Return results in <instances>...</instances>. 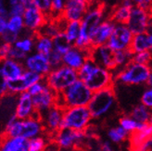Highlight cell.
I'll return each instance as SVG.
<instances>
[{
	"label": "cell",
	"instance_id": "cell-1",
	"mask_svg": "<svg viewBox=\"0 0 152 151\" xmlns=\"http://www.w3.org/2000/svg\"><path fill=\"white\" fill-rule=\"evenodd\" d=\"M106 10V4L100 0H94L88 13L82 20V28L79 38L75 41L73 46L81 48L90 50L92 48V37L97 28L102 23V19Z\"/></svg>",
	"mask_w": 152,
	"mask_h": 151
},
{
	"label": "cell",
	"instance_id": "cell-2",
	"mask_svg": "<svg viewBox=\"0 0 152 151\" xmlns=\"http://www.w3.org/2000/svg\"><path fill=\"white\" fill-rule=\"evenodd\" d=\"M43 134H45V128L39 114L25 120L17 119L13 115L7 119L4 124L3 135L7 136L31 140Z\"/></svg>",
	"mask_w": 152,
	"mask_h": 151
},
{
	"label": "cell",
	"instance_id": "cell-3",
	"mask_svg": "<svg viewBox=\"0 0 152 151\" xmlns=\"http://www.w3.org/2000/svg\"><path fill=\"white\" fill-rule=\"evenodd\" d=\"M79 80L83 81L93 93L113 87L114 74L111 71L96 65L92 59H87L78 71Z\"/></svg>",
	"mask_w": 152,
	"mask_h": 151
},
{
	"label": "cell",
	"instance_id": "cell-4",
	"mask_svg": "<svg viewBox=\"0 0 152 151\" xmlns=\"http://www.w3.org/2000/svg\"><path fill=\"white\" fill-rule=\"evenodd\" d=\"M93 94L85 82L78 79L64 92L58 94L57 106L63 109L87 107L90 100L92 99Z\"/></svg>",
	"mask_w": 152,
	"mask_h": 151
},
{
	"label": "cell",
	"instance_id": "cell-5",
	"mask_svg": "<svg viewBox=\"0 0 152 151\" xmlns=\"http://www.w3.org/2000/svg\"><path fill=\"white\" fill-rule=\"evenodd\" d=\"M117 97L115 90L114 87H110L95 92L87 107L93 120H100L110 114L115 109Z\"/></svg>",
	"mask_w": 152,
	"mask_h": 151
},
{
	"label": "cell",
	"instance_id": "cell-6",
	"mask_svg": "<svg viewBox=\"0 0 152 151\" xmlns=\"http://www.w3.org/2000/svg\"><path fill=\"white\" fill-rule=\"evenodd\" d=\"M152 66L138 64L132 61L125 68L117 72H114L115 82L124 85H147Z\"/></svg>",
	"mask_w": 152,
	"mask_h": 151
},
{
	"label": "cell",
	"instance_id": "cell-7",
	"mask_svg": "<svg viewBox=\"0 0 152 151\" xmlns=\"http://www.w3.org/2000/svg\"><path fill=\"white\" fill-rule=\"evenodd\" d=\"M78 79V71L65 65L52 69L45 77V81L48 85L57 94L64 92Z\"/></svg>",
	"mask_w": 152,
	"mask_h": 151
},
{
	"label": "cell",
	"instance_id": "cell-8",
	"mask_svg": "<svg viewBox=\"0 0 152 151\" xmlns=\"http://www.w3.org/2000/svg\"><path fill=\"white\" fill-rule=\"evenodd\" d=\"M92 115L88 107H76L64 109L62 128L85 132L91 125Z\"/></svg>",
	"mask_w": 152,
	"mask_h": 151
},
{
	"label": "cell",
	"instance_id": "cell-9",
	"mask_svg": "<svg viewBox=\"0 0 152 151\" xmlns=\"http://www.w3.org/2000/svg\"><path fill=\"white\" fill-rule=\"evenodd\" d=\"M89 137L86 131L79 132L62 128L51 137V142L56 144L59 149H76L85 147Z\"/></svg>",
	"mask_w": 152,
	"mask_h": 151
},
{
	"label": "cell",
	"instance_id": "cell-10",
	"mask_svg": "<svg viewBox=\"0 0 152 151\" xmlns=\"http://www.w3.org/2000/svg\"><path fill=\"white\" fill-rule=\"evenodd\" d=\"M94 0H66L62 16L69 21H81L90 10Z\"/></svg>",
	"mask_w": 152,
	"mask_h": 151
},
{
	"label": "cell",
	"instance_id": "cell-11",
	"mask_svg": "<svg viewBox=\"0 0 152 151\" xmlns=\"http://www.w3.org/2000/svg\"><path fill=\"white\" fill-rule=\"evenodd\" d=\"M64 109L54 106L40 115L45 128V133L50 138L60 129H62Z\"/></svg>",
	"mask_w": 152,
	"mask_h": 151
},
{
	"label": "cell",
	"instance_id": "cell-12",
	"mask_svg": "<svg viewBox=\"0 0 152 151\" xmlns=\"http://www.w3.org/2000/svg\"><path fill=\"white\" fill-rule=\"evenodd\" d=\"M133 38L134 34L127 25L116 24L107 44L115 52L129 50Z\"/></svg>",
	"mask_w": 152,
	"mask_h": 151
},
{
	"label": "cell",
	"instance_id": "cell-13",
	"mask_svg": "<svg viewBox=\"0 0 152 151\" xmlns=\"http://www.w3.org/2000/svg\"><path fill=\"white\" fill-rule=\"evenodd\" d=\"M90 59L100 67L110 70L112 72L116 70L115 51L111 49L108 44L94 47L90 49Z\"/></svg>",
	"mask_w": 152,
	"mask_h": 151
},
{
	"label": "cell",
	"instance_id": "cell-14",
	"mask_svg": "<svg viewBox=\"0 0 152 151\" xmlns=\"http://www.w3.org/2000/svg\"><path fill=\"white\" fill-rule=\"evenodd\" d=\"M23 65L27 71H33L45 77L52 71L48 56L40 53H32L23 61Z\"/></svg>",
	"mask_w": 152,
	"mask_h": 151
},
{
	"label": "cell",
	"instance_id": "cell-15",
	"mask_svg": "<svg viewBox=\"0 0 152 151\" xmlns=\"http://www.w3.org/2000/svg\"><path fill=\"white\" fill-rule=\"evenodd\" d=\"M149 18L150 14L147 10L139 7H133L127 26L134 35L146 33L148 26Z\"/></svg>",
	"mask_w": 152,
	"mask_h": 151
},
{
	"label": "cell",
	"instance_id": "cell-16",
	"mask_svg": "<svg viewBox=\"0 0 152 151\" xmlns=\"http://www.w3.org/2000/svg\"><path fill=\"white\" fill-rule=\"evenodd\" d=\"M32 97L36 112L41 115L44 112L57 105L58 94L53 91L48 85H47L40 94Z\"/></svg>",
	"mask_w": 152,
	"mask_h": 151
},
{
	"label": "cell",
	"instance_id": "cell-17",
	"mask_svg": "<svg viewBox=\"0 0 152 151\" xmlns=\"http://www.w3.org/2000/svg\"><path fill=\"white\" fill-rule=\"evenodd\" d=\"M38 113L35 110L33 97L28 92L22 93L18 96L16 108H15L14 115L17 119L25 120L35 116Z\"/></svg>",
	"mask_w": 152,
	"mask_h": 151
},
{
	"label": "cell",
	"instance_id": "cell-18",
	"mask_svg": "<svg viewBox=\"0 0 152 151\" xmlns=\"http://www.w3.org/2000/svg\"><path fill=\"white\" fill-rule=\"evenodd\" d=\"M89 58L90 50L81 49L73 46L63 56V65L78 71Z\"/></svg>",
	"mask_w": 152,
	"mask_h": 151
},
{
	"label": "cell",
	"instance_id": "cell-19",
	"mask_svg": "<svg viewBox=\"0 0 152 151\" xmlns=\"http://www.w3.org/2000/svg\"><path fill=\"white\" fill-rule=\"evenodd\" d=\"M26 69L23 65V62H20L11 58L1 60L0 74H1V78L7 81L19 79L23 75Z\"/></svg>",
	"mask_w": 152,
	"mask_h": 151
},
{
	"label": "cell",
	"instance_id": "cell-20",
	"mask_svg": "<svg viewBox=\"0 0 152 151\" xmlns=\"http://www.w3.org/2000/svg\"><path fill=\"white\" fill-rule=\"evenodd\" d=\"M23 22L26 29L33 32H37L47 23L48 19L44 12L38 9L37 7H34V9H25L23 14Z\"/></svg>",
	"mask_w": 152,
	"mask_h": 151
},
{
	"label": "cell",
	"instance_id": "cell-21",
	"mask_svg": "<svg viewBox=\"0 0 152 151\" xmlns=\"http://www.w3.org/2000/svg\"><path fill=\"white\" fill-rule=\"evenodd\" d=\"M115 26L116 24L114 22L110 21L108 20H104L99 25V27L97 28V30L92 37V41H91L92 47L107 44L114 31Z\"/></svg>",
	"mask_w": 152,
	"mask_h": 151
},
{
	"label": "cell",
	"instance_id": "cell-22",
	"mask_svg": "<svg viewBox=\"0 0 152 151\" xmlns=\"http://www.w3.org/2000/svg\"><path fill=\"white\" fill-rule=\"evenodd\" d=\"M0 151H29V140L2 135Z\"/></svg>",
	"mask_w": 152,
	"mask_h": 151
},
{
	"label": "cell",
	"instance_id": "cell-23",
	"mask_svg": "<svg viewBox=\"0 0 152 151\" xmlns=\"http://www.w3.org/2000/svg\"><path fill=\"white\" fill-rule=\"evenodd\" d=\"M132 9L133 7L124 6L121 3H120L112 7L110 12L109 13L107 20L114 22L115 24L127 25L129 19H130L131 16Z\"/></svg>",
	"mask_w": 152,
	"mask_h": 151
},
{
	"label": "cell",
	"instance_id": "cell-24",
	"mask_svg": "<svg viewBox=\"0 0 152 151\" xmlns=\"http://www.w3.org/2000/svg\"><path fill=\"white\" fill-rule=\"evenodd\" d=\"M152 47V36L147 33L134 35V38L130 47V50L133 54L144 51H149Z\"/></svg>",
	"mask_w": 152,
	"mask_h": 151
},
{
	"label": "cell",
	"instance_id": "cell-25",
	"mask_svg": "<svg viewBox=\"0 0 152 151\" xmlns=\"http://www.w3.org/2000/svg\"><path fill=\"white\" fill-rule=\"evenodd\" d=\"M150 137H152V124L148 123L144 126L142 129L130 135L129 140L131 143V149H136Z\"/></svg>",
	"mask_w": 152,
	"mask_h": 151
},
{
	"label": "cell",
	"instance_id": "cell-26",
	"mask_svg": "<svg viewBox=\"0 0 152 151\" xmlns=\"http://www.w3.org/2000/svg\"><path fill=\"white\" fill-rule=\"evenodd\" d=\"M151 114H152V110L141 103L134 106L131 109L130 113H129V115L141 124L150 123Z\"/></svg>",
	"mask_w": 152,
	"mask_h": 151
},
{
	"label": "cell",
	"instance_id": "cell-27",
	"mask_svg": "<svg viewBox=\"0 0 152 151\" xmlns=\"http://www.w3.org/2000/svg\"><path fill=\"white\" fill-rule=\"evenodd\" d=\"M36 33V32H35ZM34 50L37 53L48 56L50 53L54 50V44H53V39L49 37H45L40 35L36 33L35 35V46Z\"/></svg>",
	"mask_w": 152,
	"mask_h": 151
},
{
	"label": "cell",
	"instance_id": "cell-28",
	"mask_svg": "<svg viewBox=\"0 0 152 151\" xmlns=\"http://www.w3.org/2000/svg\"><path fill=\"white\" fill-rule=\"evenodd\" d=\"M107 137L109 141L115 145H118L130 138V133H128L123 127L117 125L115 127L110 128L107 131Z\"/></svg>",
	"mask_w": 152,
	"mask_h": 151
},
{
	"label": "cell",
	"instance_id": "cell-29",
	"mask_svg": "<svg viewBox=\"0 0 152 151\" xmlns=\"http://www.w3.org/2000/svg\"><path fill=\"white\" fill-rule=\"evenodd\" d=\"M118 125L123 127L124 129L128 133H130V135H131L134 133L142 129V128L144 126H146L147 124H141V123L136 122V120L134 118H132L129 114H126V115H123L119 119V124Z\"/></svg>",
	"mask_w": 152,
	"mask_h": 151
},
{
	"label": "cell",
	"instance_id": "cell-30",
	"mask_svg": "<svg viewBox=\"0 0 152 151\" xmlns=\"http://www.w3.org/2000/svg\"><path fill=\"white\" fill-rule=\"evenodd\" d=\"M53 44H54V50L58 51L63 56L73 47V44L69 40L65 33H60L56 37H54Z\"/></svg>",
	"mask_w": 152,
	"mask_h": 151
},
{
	"label": "cell",
	"instance_id": "cell-31",
	"mask_svg": "<svg viewBox=\"0 0 152 151\" xmlns=\"http://www.w3.org/2000/svg\"><path fill=\"white\" fill-rule=\"evenodd\" d=\"M133 53L130 50H123L115 52V62H116V70L113 71L117 72L125 68L129 63L132 62Z\"/></svg>",
	"mask_w": 152,
	"mask_h": 151
},
{
	"label": "cell",
	"instance_id": "cell-32",
	"mask_svg": "<svg viewBox=\"0 0 152 151\" xmlns=\"http://www.w3.org/2000/svg\"><path fill=\"white\" fill-rule=\"evenodd\" d=\"M36 35V33H35ZM35 35L34 36H28V37H20L18 41L13 44L17 48L21 50L22 52L26 53L27 55L32 54L33 50L35 46Z\"/></svg>",
	"mask_w": 152,
	"mask_h": 151
},
{
	"label": "cell",
	"instance_id": "cell-33",
	"mask_svg": "<svg viewBox=\"0 0 152 151\" xmlns=\"http://www.w3.org/2000/svg\"><path fill=\"white\" fill-rule=\"evenodd\" d=\"M50 142V138L45 133L34 137L29 140V151H44Z\"/></svg>",
	"mask_w": 152,
	"mask_h": 151
},
{
	"label": "cell",
	"instance_id": "cell-34",
	"mask_svg": "<svg viewBox=\"0 0 152 151\" xmlns=\"http://www.w3.org/2000/svg\"><path fill=\"white\" fill-rule=\"evenodd\" d=\"M81 28H82V20L81 21H72L68 25L66 31L64 32L69 40L74 44L75 41L79 38L81 34Z\"/></svg>",
	"mask_w": 152,
	"mask_h": 151
},
{
	"label": "cell",
	"instance_id": "cell-35",
	"mask_svg": "<svg viewBox=\"0 0 152 151\" xmlns=\"http://www.w3.org/2000/svg\"><path fill=\"white\" fill-rule=\"evenodd\" d=\"M23 29H24V22H23V18L21 16L11 17L9 22H7V30H10V32L16 34L20 35Z\"/></svg>",
	"mask_w": 152,
	"mask_h": 151
},
{
	"label": "cell",
	"instance_id": "cell-36",
	"mask_svg": "<svg viewBox=\"0 0 152 151\" xmlns=\"http://www.w3.org/2000/svg\"><path fill=\"white\" fill-rule=\"evenodd\" d=\"M132 61L138 63V64H144V65H150L152 64V57L150 51H144L140 53H135L133 55Z\"/></svg>",
	"mask_w": 152,
	"mask_h": 151
},
{
	"label": "cell",
	"instance_id": "cell-37",
	"mask_svg": "<svg viewBox=\"0 0 152 151\" xmlns=\"http://www.w3.org/2000/svg\"><path fill=\"white\" fill-rule=\"evenodd\" d=\"M37 9H40L42 12L45 13V17L48 19V21L51 19V5H52V0H34Z\"/></svg>",
	"mask_w": 152,
	"mask_h": 151
},
{
	"label": "cell",
	"instance_id": "cell-38",
	"mask_svg": "<svg viewBox=\"0 0 152 151\" xmlns=\"http://www.w3.org/2000/svg\"><path fill=\"white\" fill-rule=\"evenodd\" d=\"M48 58L49 59L52 69H56V68L63 65V55H61L56 50H53L48 56Z\"/></svg>",
	"mask_w": 152,
	"mask_h": 151
},
{
	"label": "cell",
	"instance_id": "cell-39",
	"mask_svg": "<svg viewBox=\"0 0 152 151\" xmlns=\"http://www.w3.org/2000/svg\"><path fill=\"white\" fill-rule=\"evenodd\" d=\"M28 56L29 55H27L26 53L22 52L21 50H20L19 48L15 47L14 44H12L10 51V54H9V58H11V59L17 60V61H20V62H23Z\"/></svg>",
	"mask_w": 152,
	"mask_h": 151
},
{
	"label": "cell",
	"instance_id": "cell-40",
	"mask_svg": "<svg viewBox=\"0 0 152 151\" xmlns=\"http://www.w3.org/2000/svg\"><path fill=\"white\" fill-rule=\"evenodd\" d=\"M140 103L152 110V88L148 87L144 90L140 97Z\"/></svg>",
	"mask_w": 152,
	"mask_h": 151
},
{
	"label": "cell",
	"instance_id": "cell-41",
	"mask_svg": "<svg viewBox=\"0 0 152 151\" xmlns=\"http://www.w3.org/2000/svg\"><path fill=\"white\" fill-rule=\"evenodd\" d=\"M63 9H64L63 0H52L51 10H50V13L52 15V19L61 13Z\"/></svg>",
	"mask_w": 152,
	"mask_h": 151
},
{
	"label": "cell",
	"instance_id": "cell-42",
	"mask_svg": "<svg viewBox=\"0 0 152 151\" xmlns=\"http://www.w3.org/2000/svg\"><path fill=\"white\" fill-rule=\"evenodd\" d=\"M48 85V84L45 82V78H44V80L43 81H41V82H37V84H35V85H32L31 87L29 88V90H28V93L31 95L32 96H36V95H38V94H40L43 90L45 88V86Z\"/></svg>",
	"mask_w": 152,
	"mask_h": 151
},
{
	"label": "cell",
	"instance_id": "cell-43",
	"mask_svg": "<svg viewBox=\"0 0 152 151\" xmlns=\"http://www.w3.org/2000/svg\"><path fill=\"white\" fill-rule=\"evenodd\" d=\"M11 46L12 44H7V43H3L1 44V47H0V58H1V60L9 58V54H10Z\"/></svg>",
	"mask_w": 152,
	"mask_h": 151
},
{
	"label": "cell",
	"instance_id": "cell-44",
	"mask_svg": "<svg viewBox=\"0 0 152 151\" xmlns=\"http://www.w3.org/2000/svg\"><path fill=\"white\" fill-rule=\"evenodd\" d=\"M114 145L115 144H113V143H111L109 140L103 141L99 146V151H116Z\"/></svg>",
	"mask_w": 152,
	"mask_h": 151
},
{
	"label": "cell",
	"instance_id": "cell-45",
	"mask_svg": "<svg viewBox=\"0 0 152 151\" xmlns=\"http://www.w3.org/2000/svg\"><path fill=\"white\" fill-rule=\"evenodd\" d=\"M152 148V137H150L149 139H148L147 141H145L142 145H140L136 149V151H148Z\"/></svg>",
	"mask_w": 152,
	"mask_h": 151
},
{
	"label": "cell",
	"instance_id": "cell-46",
	"mask_svg": "<svg viewBox=\"0 0 152 151\" xmlns=\"http://www.w3.org/2000/svg\"><path fill=\"white\" fill-rule=\"evenodd\" d=\"M0 95L5 96L9 95V86H7V81L1 78V84H0Z\"/></svg>",
	"mask_w": 152,
	"mask_h": 151
},
{
	"label": "cell",
	"instance_id": "cell-47",
	"mask_svg": "<svg viewBox=\"0 0 152 151\" xmlns=\"http://www.w3.org/2000/svg\"><path fill=\"white\" fill-rule=\"evenodd\" d=\"M60 149L56 146V144H54L53 142H50L48 146L47 147V148H45L44 151H59Z\"/></svg>",
	"mask_w": 152,
	"mask_h": 151
},
{
	"label": "cell",
	"instance_id": "cell-48",
	"mask_svg": "<svg viewBox=\"0 0 152 151\" xmlns=\"http://www.w3.org/2000/svg\"><path fill=\"white\" fill-rule=\"evenodd\" d=\"M147 85H148V87L152 88V72L150 73L149 77H148V82H147Z\"/></svg>",
	"mask_w": 152,
	"mask_h": 151
},
{
	"label": "cell",
	"instance_id": "cell-49",
	"mask_svg": "<svg viewBox=\"0 0 152 151\" xmlns=\"http://www.w3.org/2000/svg\"><path fill=\"white\" fill-rule=\"evenodd\" d=\"M149 51H150V53H151V57H152V47L150 48V50H149ZM151 66H152V64H151Z\"/></svg>",
	"mask_w": 152,
	"mask_h": 151
},
{
	"label": "cell",
	"instance_id": "cell-50",
	"mask_svg": "<svg viewBox=\"0 0 152 151\" xmlns=\"http://www.w3.org/2000/svg\"><path fill=\"white\" fill-rule=\"evenodd\" d=\"M150 124H152V114H151V119H150Z\"/></svg>",
	"mask_w": 152,
	"mask_h": 151
},
{
	"label": "cell",
	"instance_id": "cell-51",
	"mask_svg": "<svg viewBox=\"0 0 152 151\" xmlns=\"http://www.w3.org/2000/svg\"><path fill=\"white\" fill-rule=\"evenodd\" d=\"M130 151H136V150H134V149H131Z\"/></svg>",
	"mask_w": 152,
	"mask_h": 151
},
{
	"label": "cell",
	"instance_id": "cell-52",
	"mask_svg": "<svg viewBox=\"0 0 152 151\" xmlns=\"http://www.w3.org/2000/svg\"><path fill=\"white\" fill-rule=\"evenodd\" d=\"M151 15H152V14H151Z\"/></svg>",
	"mask_w": 152,
	"mask_h": 151
}]
</instances>
